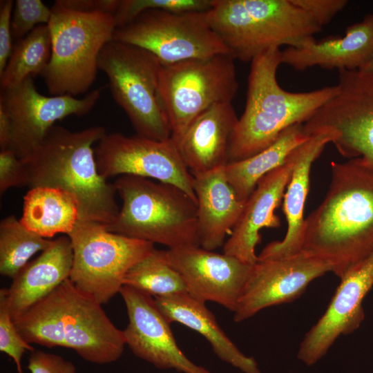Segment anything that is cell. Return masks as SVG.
<instances>
[{"mask_svg": "<svg viewBox=\"0 0 373 373\" xmlns=\"http://www.w3.org/2000/svg\"><path fill=\"white\" fill-rule=\"evenodd\" d=\"M300 251L328 263L340 278L373 252L372 162H331L328 191L305 219Z\"/></svg>", "mask_w": 373, "mask_h": 373, "instance_id": "cell-1", "label": "cell"}, {"mask_svg": "<svg viewBox=\"0 0 373 373\" xmlns=\"http://www.w3.org/2000/svg\"><path fill=\"white\" fill-rule=\"evenodd\" d=\"M13 321L28 343L72 349L93 363L117 361L126 345L102 304L69 278Z\"/></svg>", "mask_w": 373, "mask_h": 373, "instance_id": "cell-2", "label": "cell"}, {"mask_svg": "<svg viewBox=\"0 0 373 373\" xmlns=\"http://www.w3.org/2000/svg\"><path fill=\"white\" fill-rule=\"evenodd\" d=\"M105 134L101 126L72 131L55 125L41 144L21 160L30 188L48 186L68 193L77 203L80 220L108 227L119 211L117 191L114 184L99 173L93 148Z\"/></svg>", "mask_w": 373, "mask_h": 373, "instance_id": "cell-3", "label": "cell"}, {"mask_svg": "<svg viewBox=\"0 0 373 373\" xmlns=\"http://www.w3.org/2000/svg\"><path fill=\"white\" fill-rule=\"evenodd\" d=\"M282 50L271 48L251 61L245 110L231 136L229 162L251 157L270 146L288 127L303 124L334 97L337 85L289 92L277 80Z\"/></svg>", "mask_w": 373, "mask_h": 373, "instance_id": "cell-4", "label": "cell"}, {"mask_svg": "<svg viewBox=\"0 0 373 373\" xmlns=\"http://www.w3.org/2000/svg\"><path fill=\"white\" fill-rule=\"evenodd\" d=\"M206 13L230 55L242 61L281 46H306L322 30L293 0H213Z\"/></svg>", "mask_w": 373, "mask_h": 373, "instance_id": "cell-5", "label": "cell"}, {"mask_svg": "<svg viewBox=\"0 0 373 373\" xmlns=\"http://www.w3.org/2000/svg\"><path fill=\"white\" fill-rule=\"evenodd\" d=\"M113 184L122 204L108 231L169 249L200 246L196 201L183 190L130 175Z\"/></svg>", "mask_w": 373, "mask_h": 373, "instance_id": "cell-6", "label": "cell"}, {"mask_svg": "<svg viewBox=\"0 0 373 373\" xmlns=\"http://www.w3.org/2000/svg\"><path fill=\"white\" fill-rule=\"evenodd\" d=\"M48 25L51 57L41 77L49 93L76 97L87 92L97 77L99 54L113 39V15L72 10L57 0Z\"/></svg>", "mask_w": 373, "mask_h": 373, "instance_id": "cell-7", "label": "cell"}, {"mask_svg": "<svg viewBox=\"0 0 373 373\" xmlns=\"http://www.w3.org/2000/svg\"><path fill=\"white\" fill-rule=\"evenodd\" d=\"M161 66L150 52L113 39L98 59V68L108 77L113 98L137 135L165 141L171 138V130L159 92Z\"/></svg>", "mask_w": 373, "mask_h": 373, "instance_id": "cell-8", "label": "cell"}, {"mask_svg": "<svg viewBox=\"0 0 373 373\" xmlns=\"http://www.w3.org/2000/svg\"><path fill=\"white\" fill-rule=\"evenodd\" d=\"M234 61L224 54L161 66L159 92L176 144L198 115L232 102L238 89Z\"/></svg>", "mask_w": 373, "mask_h": 373, "instance_id": "cell-9", "label": "cell"}, {"mask_svg": "<svg viewBox=\"0 0 373 373\" xmlns=\"http://www.w3.org/2000/svg\"><path fill=\"white\" fill-rule=\"evenodd\" d=\"M68 236L73 252L69 279L102 305L119 292L129 269L155 248L88 221L79 220Z\"/></svg>", "mask_w": 373, "mask_h": 373, "instance_id": "cell-10", "label": "cell"}, {"mask_svg": "<svg viewBox=\"0 0 373 373\" xmlns=\"http://www.w3.org/2000/svg\"><path fill=\"white\" fill-rule=\"evenodd\" d=\"M206 12L148 10L116 28L113 40L150 52L162 65L230 55L209 25Z\"/></svg>", "mask_w": 373, "mask_h": 373, "instance_id": "cell-11", "label": "cell"}, {"mask_svg": "<svg viewBox=\"0 0 373 373\" xmlns=\"http://www.w3.org/2000/svg\"><path fill=\"white\" fill-rule=\"evenodd\" d=\"M337 94L303 124L311 136L325 133L344 157L373 162V72L338 70Z\"/></svg>", "mask_w": 373, "mask_h": 373, "instance_id": "cell-12", "label": "cell"}, {"mask_svg": "<svg viewBox=\"0 0 373 373\" xmlns=\"http://www.w3.org/2000/svg\"><path fill=\"white\" fill-rule=\"evenodd\" d=\"M95 156L99 173L106 180L124 175L149 178L179 187L197 202L194 178L171 138L158 141L137 134L106 133L97 144Z\"/></svg>", "mask_w": 373, "mask_h": 373, "instance_id": "cell-13", "label": "cell"}, {"mask_svg": "<svg viewBox=\"0 0 373 373\" xmlns=\"http://www.w3.org/2000/svg\"><path fill=\"white\" fill-rule=\"evenodd\" d=\"M0 103L12 122L9 149L24 160L44 141L57 121L70 115L88 113L98 102L101 91L93 90L82 97L70 95L46 96L37 90L32 77L15 86L1 90Z\"/></svg>", "mask_w": 373, "mask_h": 373, "instance_id": "cell-14", "label": "cell"}, {"mask_svg": "<svg viewBox=\"0 0 373 373\" xmlns=\"http://www.w3.org/2000/svg\"><path fill=\"white\" fill-rule=\"evenodd\" d=\"M166 252L191 296L204 303L215 302L234 312L254 265L198 245L168 249Z\"/></svg>", "mask_w": 373, "mask_h": 373, "instance_id": "cell-15", "label": "cell"}, {"mask_svg": "<svg viewBox=\"0 0 373 373\" xmlns=\"http://www.w3.org/2000/svg\"><path fill=\"white\" fill-rule=\"evenodd\" d=\"M332 271L330 265L305 253L258 260L234 310L236 322L245 321L266 307L299 297L316 278Z\"/></svg>", "mask_w": 373, "mask_h": 373, "instance_id": "cell-16", "label": "cell"}, {"mask_svg": "<svg viewBox=\"0 0 373 373\" xmlns=\"http://www.w3.org/2000/svg\"><path fill=\"white\" fill-rule=\"evenodd\" d=\"M125 303L128 323L124 332L126 345L138 358L161 370L182 373H211L189 360L180 349L170 322L153 296L123 285L119 292Z\"/></svg>", "mask_w": 373, "mask_h": 373, "instance_id": "cell-17", "label": "cell"}, {"mask_svg": "<svg viewBox=\"0 0 373 373\" xmlns=\"http://www.w3.org/2000/svg\"><path fill=\"white\" fill-rule=\"evenodd\" d=\"M373 286V252L343 277L325 312L300 344L298 358L315 364L341 335L358 328L364 320L363 300Z\"/></svg>", "mask_w": 373, "mask_h": 373, "instance_id": "cell-18", "label": "cell"}, {"mask_svg": "<svg viewBox=\"0 0 373 373\" xmlns=\"http://www.w3.org/2000/svg\"><path fill=\"white\" fill-rule=\"evenodd\" d=\"M294 150L284 164L268 173L258 182L223 245L224 254L251 265L258 261L256 247L261 242L260 231L265 227L280 226V218L275 214V210L280 204L291 176Z\"/></svg>", "mask_w": 373, "mask_h": 373, "instance_id": "cell-19", "label": "cell"}, {"mask_svg": "<svg viewBox=\"0 0 373 373\" xmlns=\"http://www.w3.org/2000/svg\"><path fill=\"white\" fill-rule=\"evenodd\" d=\"M373 58V14L349 26L344 36L314 41L301 48L282 50V62L296 70L318 66L325 69L359 70Z\"/></svg>", "mask_w": 373, "mask_h": 373, "instance_id": "cell-20", "label": "cell"}, {"mask_svg": "<svg viewBox=\"0 0 373 373\" xmlns=\"http://www.w3.org/2000/svg\"><path fill=\"white\" fill-rule=\"evenodd\" d=\"M238 117L231 102L220 103L198 115L177 143L187 169L195 176L224 167Z\"/></svg>", "mask_w": 373, "mask_h": 373, "instance_id": "cell-21", "label": "cell"}, {"mask_svg": "<svg viewBox=\"0 0 373 373\" xmlns=\"http://www.w3.org/2000/svg\"><path fill=\"white\" fill-rule=\"evenodd\" d=\"M224 167L193 176L199 245L210 251L223 247L247 200L238 196Z\"/></svg>", "mask_w": 373, "mask_h": 373, "instance_id": "cell-22", "label": "cell"}, {"mask_svg": "<svg viewBox=\"0 0 373 373\" xmlns=\"http://www.w3.org/2000/svg\"><path fill=\"white\" fill-rule=\"evenodd\" d=\"M331 143L325 133L309 136L294 150V165L283 196V212L287 229L280 241L269 243L260 252L258 260L280 259L300 251L305 219L304 209L309 189L311 168L325 146Z\"/></svg>", "mask_w": 373, "mask_h": 373, "instance_id": "cell-23", "label": "cell"}, {"mask_svg": "<svg viewBox=\"0 0 373 373\" xmlns=\"http://www.w3.org/2000/svg\"><path fill=\"white\" fill-rule=\"evenodd\" d=\"M73 260L70 239L66 235L52 240L35 259L30 261L5 288L12 319L49 294L69 278Z\"/></svg>", "mask_w": 373, "mask_h": 373, "instance_id": "cell-24", "label": "cell"}, {"mask_svg": "<svg viewBox=\"0 0 373 373\" xmlns=\"http://www.w3.org/2000/svg\"><path fill=\"white\" fill-rule=\"evenodd\" d=\"M154 298L170 323H181L200 333L208 341L220 359L244 373H262L254 358L243 354L220 328L204 303L189 294Z\"/></svg>", "mask_w": 373, "mask_h": 373, "instance_id": "cell-25", "label": "cell"}, {"mask_svg": "<svg viewBox=\"0 0 373 373\" xmlns=\"http://www.w3.org/2000/svg\"><path fill=\"white\" fill-rule=\"evenodd\" d=\"M19 220L29 230L47 238L70 234L80 220V213L77 202L68 193L39 186L30 188L24 195Z\"/></svg>", "mask_w": 373, "mask_h": 373, "instance_id": "cell-26", "label": "cell"}, {"mask_svg": "<svg viewBox=\"0 0 373 373\" xmlns=\"http://www.w3.org/2000/svg\"><path fill=\"white\" fill-rule=\"evenodd\" d=\"M303 124L284 130L267 148L247 159L228 163L226 177L238 196L247 200L261 178L284 164L290 153L306 142Z\"/></svg>", "mask_w": 373, "mask_h": 373, "instance_id": "cell-27", "label": "cell"}, {"mask_svg": "<svg viewBox=\"0 0 373 373\" xmlns=\"http://www.w3.org/2000/svg\"><path fill=\"white\" fill-rule=\"evenodd\" d=\"M52 42L48 24H41L17 41L0 75L1 90L20 84L26 77L41 75L51 57Z\"/></svg>", "mask_w": 373, "mask_h": 373, "instance_id": "cell-28", "label": "cell"}, {"mask_svg": "<svg viewBox=\"0 0 373 373\" xmlns=\"http://www.w3.org/2000/svg\"><path fill=\"white\" fill-rule=\"evenodd\" d=\"M124 285L154 297L188 294L182 276L169 263L166 250L155 248L129 269Z\"/></svg>", "mask_w": 373, "mask_h": 373, "instance_id": "cell-29", "label": "cell"}, {"mask_svg": "<svg viewBox=\"0 0 373 373\" xmlns=\"http://www.w3.org/2000/svg\"><path fill=\"white\" fill-rule=\"evenodd\" d=\"M52 240L26 228L15 216L0 222V274L13 278L37 252L43 251Z\"/></svg>", "mask_w": 373, "mask_h": 373, "instance_id": "cell-30", "label": "cell"}, {"mask_svg": "<svg viewBox=\"0 0 373 373\" xmlns=\"http://www.w3.org/2000/svg\"><path fill=\"white\" fill-rule=\"evenodd\" d=\"M213 2V0H119L113 17L118 28L148 10L159 9L174 12H207Z\"/></svg>", "mask_w": 373, "mask_h": 373, "instance_id": "cell-31", "label": "cell"}, {"mask_svg": "<svg viewBox=\"0 0 373 373\" xmlns=\"http://www.w3.org/2000/svg\"><path fill=\"white\" fill-rule=\"evenodd\" d=\"M35 349L28 343L17 329L7 300L5 288L0 290V351L6 354L16 365L17 373H23L22 356Z\"/></svg>", "mask_w": 373, "mask_h": 373, "instance_id": "cell-32", "label": "cell"}, {"mask_svg": "<svg viewBox=\"0 0 373 373\" xmlns=\"http://www.w3.org/2000/svg\"><path fill=\"white\" fill-rule=\"evenodd\" d=\"M51 17V8L41 0H16L12 14V39L24 37L39 25L48 24Z\"/></svg>", "mask_w": 373, "mask_h": 373, "instance_id": "cell-33", "label": "cell"}, {"mask_svg": "<svg viewBox=\"0 0 373 373\" xmlns=\"http://www.w3.org/2000/svg\"><path fill=\"white\" fill-rule=\"evenodd\" d=\"M28 172L23 162L10 149L0 151V193L12 187L28 186Z\"/></svg>", "mask_w": 373, "mask_h": 373, "instance_id": "cell-34", "label": "cell"}, {"mask_svg": "<svg viewBox=\"0 0 373 373\" xmlns=\"http://www.w3.org/2000/svg\"><path fill=\"white\" fill-rule=\"evenodd\" d=\"M28 369L31 373H76V368L70 361L38 350L30 352Z\"/></svg>", "mask_w": 373, "mask_h": 373, "instance_id": "cell-35", "label": "cell"}, {"mask_svg": "<svg viewBox=\"0 0 373 373\" xmlns=\"http://www.w3.org/2000/svg\"><path fill=\"white\" fill-rule=\"evenodd\" d=\"M323 28L348 3L347 0H293Z\"/></svg>", "mask_w": 373, "mask_h": 373, "instance_id": "cell-36", "label": "cell"}, {"mask_svg": "<svg viewBox=\"0 0 373 373\" xmlns=\"http://www.w3.org/2000/svg\"><path fill=\"white\" fill-rule=\"evenodd\" d=\"M15 2L0 1V75L3 73L12 50L11 19Z\"/></svg>", "mask_w": 373, "mask_h": 373, "instance_id": "cell-37", "label": "cell"}, {"mask_svg": "<svg viewBox=\"0 0 373 373\" xmlns=\"http://www.w3.org/2000/svg\"><path fill=\"white\" fill-rule=\"evenodd\" d=\"M12 135V122L10 115L4 106L0 103V149H8Z\"/></svg>", "mask_w": 373, "mask_h": 373, "instance_id": "cell-38", "label": "cell"}, {"mask_svg": "<svg viewBox=\"0 0 373 373\" xmlns=\"http://www.w3.org/2000/svg\"><path fill=\"white\" fill-rule=\"evenodd\" d=\"M66 7L82 12L98 11L97 0H59ZM99 12V11H98Z\"/></svg>", "mask_w": 373, "mask_h": 373, "instance_id": "cell-39", "label": "cell"}, {"mask_svg": "<svg viewBox=\"0 0 373 373\" xmlns=\"http://www.w3.org/2000/svg\"><path fill=\"white\" fill-rule=\"evenodd\" d=\"M359 70L373 72V58L365 66Z\"/></svg>", "mask_w": 373, "mask_h": 373, "instance_id": "cell-40", "label": "cell"}]
</instances>
